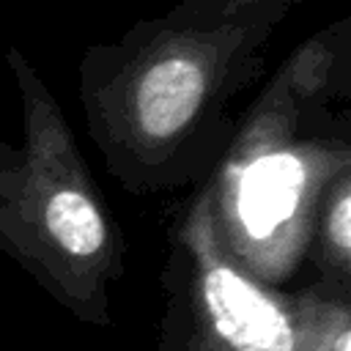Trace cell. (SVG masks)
<instances>
[{"label":"cell","mask_w":351,"mask_h":351,"mask_svg":"<svg viewBox=\"0 0 351 351\" xmlns=\"http://www.w3.org/2000/svg\"><path fill=\"white\" fill-rule=\"evenodd\" d=\"M302 178L299 162L285 154L263 156L247 167L239 189V214L252 236L271 233L293 214Z\"/></svg>","instance_id":"3"},{"label":"cell","mask_w":351,"mask_h":351,"mask_svg":"<svg viewBox=\"0 0 351 351\" xmlns=\"http://www.w3.org/2000/svg\"><path fill=\"white\" fill-rule=\"evenodd\" d=\"M348 217H351V200L343 192L337 206H335V211H332V217H329V230H332V239H335V244L340 250H348V241H351V219Z\"/></svg>","instance_id":"5"},{"label":"cell","mask_w":351,"mask_h":351,"mask_svg":"<svg viewBox=\"0 0 351 351\" xmlns=\"http://www.w3.org/2000/svg\"><path fill=\"white\" fill-rule=\"evenodd\" d=\"M348 346H351V335H348V329H343V332L337 335V343H335V351H348Z\"/></svg>","instance_id":"6"},{"label":"cell","mask_w":351,"mask_h":351,"mask_svg":"<svg viewBox=\"0 0 351 351\" xmlns=\"http://www.w3.org/2000/svg\"><path fill=\"white\" fill-rule=\"evenodd\" d=\"M203 302L230 351H293L288 315L233 269L211 266L206 271Z\"/></svg>","instance_id":"1"},{"label":"cell","mask_w":351,"mask_h":351,"mask_svg":"<svg viewBox=\"0 0 351 351\" xmlns=\"http://www.w3.org/2000/svg\"><path fill=\"white\" fill-rule=\"evenodd\" d=\"M47 228L52 239L71 255L88 258L101 250L107 230L99 208L74 189H60L47 203Z\"/></svg>","instance_id":"4"},{"label":"cell","mask_w":351,"mask_h":351,"mask_svg":"<svg viewBox=\"0 0 351 351\" xmlns=\"http://www.w3.org/2000/svg\"><path fill=\"white\" fill-rule=\"evenodd\" d=\"M203 99V71L189 58L154 63L137 85V123L148 137L165 140L181 132Z\"/></svg>","instance_id":"2"}]
</instances>
